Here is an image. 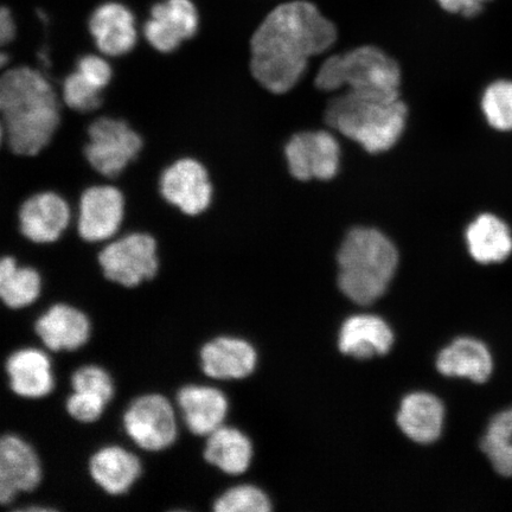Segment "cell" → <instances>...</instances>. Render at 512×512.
Returning <instances> with one entry per match:
<instances>
[{"label":"cell","instance_id":"obj_4","mask_svg":"<svg viewBox=\"0 0 512 512\" xmlns=\"http://www.w3.org/2000/svg\"><path fill=\"white\" fill-rule=\"evenodd\" d=\"M399 259L398 248L380 229L352 228L337 253L338 286L352 302L374 303L387 291Z\"/></svg>","mask_w":512,"mask_h":512},{"label":"cell","instance_id":"obj_9","mask_svg":"<svg viewBox=\"0 0 512 512\" xmlns=\"http://www.w3.org/2000/svg\"><path fill=\"white\" fill-rule=\"evenodd\" d=\"M284 155L288 172L299 182L332 181L341 169L342 147L330 131L294 133Z\"/></svg>","mask_w":512,"mask_h":512},{"label":"cell","instance_id":"obj_24","mask_svg":"<svg viewBox=\"0 0 512 512\" xmlns=\"http://www.w3.org/2000/svg\"><path fill=\"white\" fill-rule=\"evenodd\" d=\"M465 240L471 258L480 265L502 264L512 254V232L494 214L476 217L466 228Z\"/></svg>","mask_w":512,"mask_h":512},{"label":"cell","instance_id":"obj_13","mask_svg":"<svg viewBox=\"0 0 512 512\" xmlns=\"http://www.w3.org/2000/svg\"><path fill=\"white\" fill-rule=\"evenodd\" d=\"M200 15L191 0H165L153 6L144 35L160 53H172L197 34Z\"/></svg>","mask_w":512,"mask_h":512},{"label":"cell","instance_id":"obj_25","mask_svg":"<svg viewBox=\"0 0 512 512\" xmlns=\"http://www.w3.org/2000/svg\"><path fill=\"white\" fill-rule=\"evenodd\" d=\"M43 280L34 267L18 264L14 256L0 259V302L10 310H23L40 299Z\"/></svg>","mask_w":512,"mask_h":512},{"label":"cell","instance_id":"obj_33","mask_svg":"<svg viewBox=\"0 0 512 512\" xmlns=\"http://www.w3.org/2000/svg\"><path fill=\"white\" fill-rule=\"evenodd\" d=\"M76 70L101 91L108 86L113 76L111 64L96 55L81 57Z\"/></svg>","mask_w":512,"mask_h":512},{"label":"cell","instance_id":"obj_23","mask_svg":"<svg viewBox=\"0 0 512 512\" xmlns=\"http://www.w3.org/2000/svg\"><path fill=\"white\" fill-rule=\"evenodd\" d=\"M393 343L389 325L382 318L370 315L345 320L338 338L339 350L358 360L386 355Z\"/></svg>","mask_w":512,"mask_h":512},{"label":"cell","instance_id":"obj_35","mask_svg":"<svg viewBox=\"0 0 512 512\" xmlns=\"http://www.w3.org/2000/svg\"><path fill=\"white\" fill-rule=\"evenodd\" d=\"M16 36V25L10 10L0 8V47L6 46L14 41ZM9 62V56L0 51V69H3Z\"/></svg>","mask_w":512,"mask_h":512},{"label":"cell","instance_id":"obj_20","mask_svg":"<svg viewBox=\"0 0 512 512\" xmlns=\"http://www.w3.org/2000/svg\"><path fill=\"white\" fill-rule=\"evenodd\" d=\"M437 369L441 375L482 384L494 373V357L479 339L459 337L439 352Z\"/></svg>","mask_w":512,"mask_h":512},{"label":"cell","instance_id":"obj_8","mask_svg":"<svg viewBox=\"0 0 512 512\" xmlns=\"http://www.w3.org/2000/svg\"><path fill=\"white\" fill-rule=\"evenodd\" d=\"M85 155L100 175L114 178L139 156L143 139L124 120L100 118L88 128Z\"/></svg>","mask_w":512,"mask_h":512},{"label":"cell","instance_id":"obj_17","mask_svg":"<svg viewBox=\"0 0 512 512\" xmlns=\"http://www.w3.org/2000/svg\"><path fill=\"white\" fill-rule=\"evenodd\" d=\"M88 473L105 494L124 496L143 476V463L137 454L123 446L106 445L89 458Z\"/></svg>","mask_w":512,"mask_h":512},{"label":"cell","instance_id":"obj_22","mask_svg":"<svg viewBox=\"0 0 512 512\" xmlns=\"http://www.w3.org/2000/svg\"><path fill=\"white\" fill-rule=\"evenodd\" d=\"M446 409L437 396L416 392L402 400L398 414L401 431L418 444H432L443 434Z\"/></svg>","mask_w":512,"mask_h":512},{"label":"cell","instance_id":"obj_12","mask_svg":"<svg viewBox=\"0 0 512 512\" xmlns=\"http://www.w3.org/2000/svg\"><path fill=\"white\" fill-rule=\"evenodd\" d=\"M125 216V198L112 185H98L83 192L79 207L80 238L89 243L111 240Z\"/></svg>","mask_w":512,"mask_h":512},{"label":"cell","instance_id":"obj_16","mask_svg":"<svg viewBox=\"0 0 512 512\" xmlns=\"http://www.w3.org/2000/svg\"><path fill=\"white\" fill-rule=\"evenodd\" d=\"M72 220L68 203L55 192H40L19 209V228L25 239L48 245L61 238Z\"/></svg>","mask_w":512,"mask_h":512},{"label":"cell","instance_id":"obj_1","mask_svg":"<svg viewBox=\"0 0 512 512\" xmlns=\"http://www.w3.org/2000/svg\"><path fill=\"white\" fill-rule=\"evenodd\" d=\"M338 38L334 22L307 0H291L268 12L249 42V69L267 92L286 94L302 80L312 57Z\"/></svg>","mask_w":512,"mask_h":512},{"label":"cell","instance_id":"obj_28","mask_svg":"<svg viewBox=\"0 0 512 512\" xmlns=\"http://www.w3.org/2000/svg\"><path fill=\"white\" fill-rule=\"evenodd\" d=\"M482 110L488 124L497 131H512V81L498 80L485 89Z\"/></svg>","mask_w":512,"mask_h":512},{"label":"cell","instance_id":"obj_31","mask_svg":"<svg viewBox=\"0 0 512 512\" xmlns=\"http://www.w3.org/2000/svg\"><path fill=\"white\" fill-rule=\"evenodd\" d=\"M72 389L100 396L110 403L115 395L113 377L105 368L98 364H85L76 369L70 377Z\"/></svg>","mask_w":512,"mask_h":512},{"label":"cell","instance_id":"obj_10","mask_svg":"<svg viewBox=\"0 0 512 512\" xmlns=\"http://www.w3.org/2000/svg\"><path fill=\"white\" fill-rule=\"evenodd\" d=\"M43 466L36 448L19 435H0V505H10L21 494L41 485Z\"/></svg>","mask_w":512,"mask_h":512},{"label":"cell","instance_id":"obj_11","mask_svg":"<svg viewBox=\"0 0 512 512\" xmlns=\"http://www.w3.org/2000/svg\"><path fill=\"white\" fill-rule=\"evenodd\" d=\"M159 190L166 202L188 216L206 213L213 202L209 172L192 158L179 159L166 168L160 176Z\"/></svg>","mask_w":512,"mask_h":512},{"label":"cell","instance_id":"obj_3","mask_svg":"<svg viewBox=\"0 0 512 512\" xmlns=\"http://www.w3.org/2000/svg\"><path fill=\"white\" fill-rule=\"evenodd\" d=\"M325 123L370 155L388 152L406 131L408 108L394 96L343 91L329 101Z\"/></svg>","mask_w":512,"mask_h":512},{"label":"cell","instance_id":"obj_19","mask_svg":"<svg viewBox=\"0 0 512 512\" xmlns=\"http://www.w3.org/2000/svg\"><path fill=\"white\" fill-rule=\"evenodd\" d=\"M89 30L96 47L111 57L130 53L138 40L136 19L126 6L119 3L99 6L89 21Z\"/></svg>","mask_w":512,"mask_h":512},{"label":"cell","instance_id":"obj_14","mask_svg":"<svg viewBox=\"0 0 512 512\" xmlns=\"http://www.w3.org/2000/svg\"><path fill=\"white\" fill-rule=\"evenodd\" d=\"M35 334L49 351H76L92 337V322L87 313L74 305L56 303L36 319Z\"/></svg>","mask_w":512,"mask_h":512},{"label":"cell","instance_id":"obj_2","mask_svg":"<svg viewBox=\"0 0 512 512\" xmlns=\"http://www.w3.org/2000/svg\"><path fill=\"white\" fill-rule=\"evenodd\" d=\"M0 115L12 152L36 156L46 149L60 125L59 99L38 70L12 68L0 76Z\"/></svg>","mask_w":512,"mask_h":512},{"label":"cell","instance_id":"obj_15","mask_svg":"<svg viewBox=\"0 0 512 512\" xmlns=\"http://www.w3.org/2000/svg\"><path fill=\"white\" fill-rule=\"evenodd\" d=\"M4 368L11 392L18 398L40 400L54 392L53 361L43 349H17L6 358Z\"/></svg>","mask_w":512,"mask_h":512},{"label":"cell","instance_id":"obj_32","mask_svg":"<svg viewBox=\"0 0 512 512\" xmlns=\"http://www.w3.org/2000/svg\"><path fill=\"white\" fill-rule=\"evenodd\" d=\"M108 402L98 395L86 392H76L68 396L66 409L70 418L80 424H94L105 414Z\"/></svg>","mask_w":512,"mask_h":512},{"label":"cell","instance_id":"obj_26","mask_svg":"<svg viewBox=\"0 0 512 512\" xmlns=\"http://www.w3.org/2000/svg\"><path fill=\"white\" fill-rule=\"evenodd\" d=\"M253 457L251 441L233 427L221 426L208 435L204 458L228 475H240L248 469Z\"/></svg>","mask_w":512,"mask_h":512},{"label":"cell","instance_id":"obj_36","mask_svg":"<svg viewBox=\"0 0 512 512\" xmlns=\"http://www.w3.org/2000/svg\"><path fill=\"white\" fill-rule=\"evenodd\" d=\"M4 137H5L4 126H3V123H0V145H2Z\"/></svg>","mask_w":512,"mask_h":512},{"label":"cell","instance_id":"obj_29","mask_svg":"<svg viewBox=\"0 0 512 512\" xmlns=\"http://www.w3.org/2000/svg\"><path fill=\"white\" fill-rule=\"evenodd\" d=\"M272 505L264 491L253 485H240L216 499V512H268Z\"/></svg>","mask_w":512,"mask_h":512},{"label":"cell","instance_id":"obj_5","mask_svg":"<svg viewBox=\"0 0 512 512\" xmlns=\"http://www.w3.org/2000/svg\"><path fill=\"white\" fill-rule=\"evenodd\" d=\"M401 68L386 51L362 46L326 59L318 69L315 85L319 91H350L361 94L401 96Z\"/></svg>","mask_w":512,"mask_h":512},{"label":"cell","instance_id":"obj_30","mask_svg":"<svg viewBox=\"0 0 512 512\" xmlns=\"http://www.w3.org/2000/svg\"><path fill=\"white\" fill-rule=\"evenodd\" d=\"M101 92V89L95 87L78 70L68 75L62 86L63 101L69 108L81 113L98 110L102 101Z\"/></svg>","mask_w":512,"mask_h":512},{"label":"cell","instance_id":"obj_6","mask_svg":"<svg viewBox=\"0 0 512 512\" xmlns=\"http://www.w3.org/2000/svg\"><path fill=\"white\" fill-rule=\"evenodd\" d=\"M123 426L127 437L140 450L163 452L178 438L176 407L162 394L140 395L127 406Z\"/></svg>","mask_w":512,"mask_h":512},{"label":"cell","instance_id":"obj_18","mask_svg":"<svg viewBox=\"0 0 512 512\" xmlns=\"http://www.w3.org/2000/svg\"><path fill=\"white\" fill-rule=\"evenodd\" d=\"M177 408L188 430L200 437L220 428L228 413V401L219 389L188 384L178 390Z\"/></svg>","mask_w":512,"mask_h":512},{"label":"cell","instance_id":"obj_34","mask_svg":"<svg viewBox=\"0 0 512 512\" xmlns=\"http://www.w3.org/2000/svg\"><path fill=\"white\" fill-rule=\"evenodd\" d=\"M491 0H437L440 8L453 15L476 17Z\"/></svg>","mask_w":512,"mask_h":512},{"label":"cell","instance_id":"obj_7","mask_svg":"<svg viewBox=\"0 0 512 512\" xmlns=\"http://www.w3.org/2000/svg\"><path fill=\"white\" fill-rule=\"evenodd\" d=\"M98 261L108 281L125 288H136L158 274L157 241L146 233L125 235L108 243Z\"/></svg>","mask_w":512,"mask_h":512},{"label":"cell","instance_id":"obj_27","mask_svg":"<svg viewBox=\"0 0 512 512\" xmlns=\"http://www.w3.org/2000/svg\"><path fill=\"white\" fill-rule=\"evenodd\" d=\"M479 446L499 476L512 478V407L490 420Z\"/></svg>","mask_w":512,"mask_h":512},{"label":"cell","instance_id":"obj_21","mask_svg":"<svg viewBox=\"0 0 512 512\" xmlns=\"http://www.w3.org/2000/svg\"><path fill=\"white\" fill-rule=\"evenodd\" d=\"M203 373L217 380H238L251 375L256 366V351L246 341L219 337L201 349Z\"/></svg>","mask_w":512,"mask_h":512}]
</instances>
